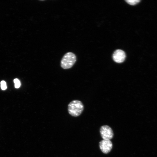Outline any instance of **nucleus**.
Here are the masks:
<instances>
[{
	"label": "nucleus",
	"mask_w": 157,
	"mask_h": 157,
	"mask_svg": "<svg viewBox=\"0 0 157 157\" xmlns=\"http://www.w3.org/2000/svg\"><path fill=\"white\" fill-rule=\"evenodd\" d=\"M125 1L130 5H135L138 3L140 1L139 0H127Z\"/></svg>",
	"instance_id": "423d86ee"
},
{
	"label": "nucleus",
	"mask_w": 157,
	"mask_h": 157,
	"mask_svg": "<svg viewBox=\"0 0 157 157\" xmlns=\"http://www.w3.org/2000/svg\"><path fill=\"white\" fill-rule=\"evenodd\" d=\"M126 55L125 52L121 49L115 50L113 55V59L116 63H121L125 60Z\"/></svg>",
	"instance_id": "39448f33"
},
{
	"label": "nucleus",
	"mask_w": 157,
	"mask_h": 157,
	"mask_svg": "<svg viewBox=\"0 0 157 157\" xmlns=\"http://www.w3.org/2000/svg\"><path fill=\"white\" fill-rule=\"evenodd\" d=\"M100 132L103 140H110L113 137V131L111 127L108 125L101 126L100 128Z\"/></svg>",
	"instance_id": "7ed1b4c3"
},
{
	"label": "nucleus",
	"mask_w": 157,
	"mask_h": 157,
	"mask_svg": "<svg viewBox=\"0 0 157 157\" xmlns=\"http://www.w3.org/2000/svg\"><path fill=\"white\" fill-rule=\"evenodd\" d=\"M14 82L15 83V86L16 88H19L21 85L20 82L19 80L17 78H15L14 80Z\"/></svg>",
	"instance_id": "0eeeda50"
},
{
	"label": "nucleus",
	"mask_w": 157,
	"mask_h": 157,
	"mask_svg": "<svg viewBox=\"0 0 157 157\" xmlns=\"http://www.w3.org/2000/svg\"><path fill=\"white\" fill-rule=\"evenodd\" d=\"M99 146L101 151L104 154H107L111 150L113 144L110 140H103L99 142Z\"/></svg>",
	"instance_id": "20e7f679"
},
{
	"label": "nucleus",
	"mask_w": 157,
	"mask_h": 157,
	"mask_svg": "<svg viewBox=\"0 0 157 157\" xmlns=\"http://www.w3.org/2000/svg\"><path fill=\"white\" fill-rule=\"evenodd\" d=\"M84 110V106L82 102L78 100H74L68 105V111L72 116L77 117L80 115Z\"/></svg>",
	"instance_id": "f257e3e1"
},
{
	"label": "nucleus",
	"mask_w": 157,
	"mask_h": 157,
	"mask_svg": "<svg viewBox=\"0 0 157 157\" xmlns=\"http://www.w3.org/2000/svg\"><path fill=\"white\" fill-rule=\"evenodd\" d=\"M1 89L3 90H5L7 88L6 83L5 81H2L1 82Z\"/></svg>",
	"instance_id": "6e6552de"
},
{
	"label": "nucleus",
	"mask_w": 157,
	"mask_h": 157,
	"mask_svg": "<svg viewBox=\"0 0 157 157\" xmlns=\"http://www.w3.org/2000/svg\"><path fill=\"white\" fill-rule=\"evenodd\" d=\"M76 60V55L71 52L65 53L63 57L60 62L62 68L64 69L71 68L74 65Z\"/></svg>",
	"instance_id": "f03ea898"
}]
</instances>
